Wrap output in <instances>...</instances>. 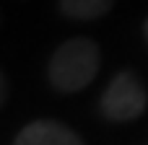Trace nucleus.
Wrapping results in <instances>:
<instances>
[{
    "label": "nucleus",
    "instance_id": "1",
    "mask_svg": "<svg viewBox=\"0 0 148 145\" xmlns=\"http://www.w3.org/2000/svg\"><path fill=\"white\" fill-rule=\"evenodd\" d=\"M101 67V49L88 36H73L62 42L47 65V80L57 93H81L91 86Z\"/></svg>",
    "mask_w": 148,
    "mask_h": 145
},
{
    "label": "nucleus",
    "instance_id": "2",
    "mask_svg": "<svg viewBox=\"0 0 148 145\" xmlns=\"http://www.w3.org/2000/svg\"><path fill=\"white\" fill-rule=\"evenodd\" d=\"M148 106V91L133 70H120L99 99V109L109 122H133Z\"/></svg>",
    "mask_w": 148,
    "mask_h": 145
},
{
    "label": "nucleus",
    "instance_id": "3",
    "mask_svg": "<svg viewBox=\"0 0 148 145\" xmlns=\"http://www.w3.org/2000/svg\"><path fill=\"white\" fill-rule=\"evenodd\" d=\"M13 145H86V143L73 127H68L62 122L34 119L18 130V135L13 138Z\"/></svg>",
    "mask_w": 148,
    "mask_h": 145
},
{
    "label": "nucleus",
    "instance_id": "4",
    "mask_svg": "<svg viewBox=\"0 0 148 145\" xmlns=\"http://www.w3.org/2000/svg\"><path fill=\"white\" fill-rule=\"evenodd\" d=\"M114 0H57V8L70 21H99L112 10Z\"/></svg>",
    "mask_w": 148,
    "mask_h": 145
},
{
    "label": "nucleus",
    "instance_id": "5",
    "mask_svg": "<svg viewBox=\"0 0 148 145\" xmlns=\"http://www.w3.org/2000/svg\"><path fill=\"white\" fill-rule=\"evenodd\" d=\"M8 93H10V88H8V78H5L3 70H0V109H3V104L8 101Z\"/></svg>",
    "mask_w": 148,
    "mask_h": 145
},
{
    "label": "nucleus",
    "instance_id": "6",
    "mask_svg": "<svg viewBox=\"0 0 148 145\" xmlns=\"http://www.w3.org/2000/svg\"><path fill=\"white\" fill-rule=\"evenodd\" d=\"M143 36H146V44H148V18L143 21Z\"/></svg>",
    "mask_w": 148,
    "mask_h": 145
}]
</instances>
